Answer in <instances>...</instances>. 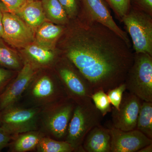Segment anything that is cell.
<instances>
[{
	"mask_svg": "<svg viewBox=\"0 0 152 152\" xmlns=\"http://www.w3.org/2000/svg\"><path fill=\"white\" fill-rule=\"evenodd\" d=\"M64 34L63 54L89 83L93 93L107 92L124 83L134 53L119 36L106 26L79 15L70 20Z\"/></svg>",
	"mask_w": 152,
	"mask_h": 152,
	"instance_id": "cell-1",
	"label": "cell"
},
{
	"mask_svg": "<svg viewBox=\"0 0 152 152\" xmlns=\"http://www.w3.org/2000/svg\"><path fill=\"white\" fill-rule=\"evenodd\" d=\"M103 118L92 100L76 104L68 126L66 141L72 145L75 151L84 152L82 145L85 138L92 129L101 125Z\"/></svg>",
	"mask_w": 152,
	"mask_h": 152,
	"instance_id": "cell-2",
	"label": "cell"
},
{
	"mask_svg": "<svg viewBox=\"0 0 152 152\" xmlns=\"http://www.w3.org/2000/svg\"><path fill=\"white\" fill-rule=\"evenodd\" d=\"M124 83L129 92L142 101L152 102V56L134 53V62Z\"/></svg>",
	"mask_w": 152,
	"mask_h": 152,
	"instance_id": "cell-3",
	"label": "cell"
},
{
	"mask_svg": "<svg viewBox=\"0 0 152 152\" xmlns=\"http://www.w3.org/2000/svg\"><path fill=\"white\" fill-rule=\"evenodd\" d=\"M130 36L135 53L152 56V16L131 5L121 22Z\"/></svg>",
	"mask_w": 152,
	"mask_h": 152,
	"instance_id": "cell-4",
	"label": "cell"
},
{
	"mask_svg": "<svg viewBox=\"0 0 152 152\" xmlns=\"http://www.w3.org/2000/svg\"><path fill=\"white\" fill-rule=\"evenodd\" d=\"M57 65V75L68 97L77 104L91 100L93 90L80 72L64 56Z\"/></svg>",
	"mask_w": 152,
	"mask_h": 152,
	"instance_id": "cell-5",
	"label": "cell"
},
{
	"mask_svg": "<svg viewBox=\"0 0 152 152\" xmlns=\"http://www.w3.org/2000/svg\"><path fill=\"white\" fill-rule=\"evenodd\" d=\"M76 103L69 97L44 107V127L55 140L65 141L69 124Z\"/></svg>",
	"mask_w": 152,
	"mask_h": 152,
	"instance_id": "cell-6",
	"label": "cell"
},
{
	"mask_svg": "<svg viewBox=\"0 0 152 152\" xmlns=\"http://www.w3.org/2000/svg\"><path fill=\"white\" fill-rule=\"evenodd\" d=\"M27 90L34 104L44 107L68 97L58 76L37 74Z\"/></svg>",
	"mask_w": 152,
	"mask_h": 152,
	"instance_id": "cell-7",
	"label": "cell"
},
{
	"mask_svg": "<svg viewBox=\"0 0 152 152\" xmlns=\"http://www.w3.org/2000/svg\"><path fill=\"white\" fill-rule=\"evenodd\" d=\"M3 110L0 115L2 127L12 135L37 129L39 108H23L13 105Z\"/></svg>",
	"mask_w": 152,
	"mask_h": 152,
	"instance_id": "cell-8",
	"label": "cell"
},
{
	"mask_svg": "<svg viewBox=\"0 0 152 152\" xmlns=\"http://www.w3.org/2000/svg\"><path fill=\"white\" fill-rule=\"evenodd\" d=\"M2 39L13 48H25L34 41L35 31L16 14L3 12Z\"/></svg>",
	"mask_w": 152,
	"mask_h": 152,
	"instance_id": "cell-9",
	"label": "cell"
},
{
	"mask_svg": "<svg viewBox=\"0 0 152 152\" xmlns=\"http://www.w3.org/2000/svg\"><path fill=\"white\" fill-rule=\"evenodd\" d=\"M40 68L25 60L23 65L15 79H13L0 94V109L14 105L25 93Z\"/></svg>",
	"mask_w": 152,
	"mask_h": 152,
	"instance_id": "cell-10",
	"label": "cell"
},
{
	"mask_svg": "<svg viewBox=\"0 0 152 152\" xmlns=\"http://www.w3.org/2000/svg\"><path fill=\"white\" fill-rule=\"evenodd\" d=\"M141 101L135 95L125 91L118 110L112 109L113 127L124 131L136 129Z\"/></svg>",
	"mask_w": 152,
	"mask_h": 152,
	"instance_id": "cell-11",
	"label": "cell"
},
{
	"mask_svg": "<svg viewBox=\"0 0 152 152\" xmlns=\"http://www.w3.org/2000/svg\"><path fill=\"white\" fill-rule=\"evenodd\" d=\"M81 10L79 15L106 26L119 36L131 48L127 34L115 22L105 0H81Z\"/></svg>",
	"mask_w": 152,
	"mask_h": 152,
	"instance_id": "cell-12",
	"label": "cell"
},
{
	"mask_svg": "<svg viewBox=\"0 0 152 152\" xmlns=\"http://www.w3.org/2000/svg\"><path fill=\"white\" fill-rule=\"evenodd\" d=\"M111 152H137L142 148L152 143V139L135 129L124 131L111 127Z\"/></svg>",
	"mask_w": 152,
	"mask_h": 152,
	"instance_id": "cell-13",
	"label": "cell"
},
{
	"mask_svg": "<svg viewBox=\"0 0 152 152\" xmlns=\"http://www.w3.org/2000/svg\"><path fill=\"white\" fill-rule=\"evenodd\" d=\"M111 142L109 129L100 125L87 134L82 147L84 152H111Z\"/></svg>",
	"mask_w": 152,
	"mask_h": 152,
	"instance_id": "cell-14",
	"label": "cell"
},
{
	"mask_svg": "<svg viewBox=\"0 0 152 152\" xmlns=\"http://www.w3.org/2000/svg\"><path fill=\"white\" fill-rule=\"evenodd\" d=\"M66 29V26L55 24L46 21L36 30L34 42L46 48L55 50Z\"/></svg>",
	"mask_w": 152,
	"mask_h": 152,
	"instance_id": "cell-15",
	"label": "cell"
},
{
	"mask_svg": "<svg viewBox=\"0 0 152 152\" xmlns=\"http://www.w3.org/2000/svg\"><path fill=\"white\" fill-rule=\"evenodd\" d=\"M26 59L39 68L52 65L56 61L57 56L55 50H49L36 44H30L23 49Z\"/></svg>",
	"mask_w": 152,
	"mask_h": 152,
	"instance_id": "cell-16",
	"label": "cell"
},
{
	"mask_svg": "<svg viewBox=\"0 0 152 152\" xmlns=\"http://www.w3.org/2000/svg\"><path fill=\"white\" fill-rule=\"evenodd\" d=\"M15 14L23 20L35 32L43 23L48 21L40 0L28 2Z\"/></svg>",
	"mask_w": 152,
	"mask_h": 152,
	"instance_id": "cell-17",
	"label": "cell"
},
{
	"mask_svg": "<svg viewBox=\"0 0 152 152\" xmlns=\"http://www.w3.org/2000/svg\"><path fill=\"white\" fill-rule=\"evenodd\" d=\"M47 20L55 24L66 26L70 22L58 0H41Z\"/></svg>",
	"mask_w": 152,
	"mask_h": 152,
	"instance_id": "cell-18",
	"label": "cell"
},
{
	"mask_svg": "<svg viewBox=\"0 0 152 152\" xmlns=\"http://www.w3.org/2000/svg\"><path fill=\"white\" fill-rule=\"evenodd\" d=\"M44 135L35 131H29L18 135L11 144V151L26 152L36 148Z\"/></svg>",
	"mask_w": 152,
	"mask_h": 152,
	"instance_id": "cell-19",
	"label": "cell"
},
{
	"mask_svg": "<svg viewBox=\"0 0 152 152\" xmlns=\"http://www.w3.org/2000/svg\"><path fill=\"white\" fill-rule=\"evenodd\" d=\"M136 129L152 139V102H142Z\"/></svg>",
	"mask_w": 152,
	"mask_h": 152,
	"instance_id": "cell-20",
	"label": "cell"
},
{
	"mask_svg": "<svg viewBox=\"0 0 152 152\" xmlns=\"http://www.w3.org/2000/svg\"><path fill=\"white\" fill-rule=\"evenodd\" d=\"M39 152H72L75 149L66 141L58 140L47 137H43L37 148Z\"/></svg>",
	"mask_w": 152,
	"mask_h": 152,
	"instance_id": "cell-21",
	"label": "cell"
},
{
	"mask_svg": "<svg viewBox=\"0 0 152 152\" xmlns=\"http://www.w3.org/2000/svg\"><path fill=\"white\" fill-rule=\"evenodd\" d=\"M0 65L5 67L17 70L21 69L22 60L16 52L0 42Z\"/></svg>",
	"mask_w": 152,
	"mask_h": 152,
	"instance_id": "cell-22",
	"label": "cell"
},
{
	"mask_svg": "<svg viewBox=\"0 0 152 152\" xmlns=\"http://www.w3.org/2000/svg\"><path fill=\"white\" fill-rule=\"evenodd\" d=\"M95 107L100 112L103 117L112 111L111 104L107 93L103 90H99L93 93L91 96Z\"/></svg>",
	"mask_w": 152,
	"mask_h": 152,
	"instance_id": "cell-23",
	"label": "cell"
},
{
	"mask_svg": "<svg viewBox=\"0 0 152 152\" xmlns=\"http://www.w3.org/2000/svg\"><path fill=\"white\" fill-rule=\"evenodd\" d=\"M113 11L116 17L121 22L130 8V0H105Z\"/></svg>",
	"mask_w": 152,
	"mask_h": 152,
	"instance_id": "cell-24",
	"label": "cell"
},
{
	"mask_svg": "<svg viewBox=\"0 0 152 152\" xmlns=\"http://www.w3.org/2000/svg\"><path fill=\"white\" fill-rule=\"evenodd\" d=\"M65 10L69 19L73 20L78 16L81 10V0H58Z\"/></svg>",
	"mask_w": 152,
	"mask_h": 152,
	"instance_id": "cell-25",
	"label": "cell"
},
{
	"mask_svg": "<svg viewBox=\"0 0 152 152\" xmlns=\"http://www.w3.org/2000/svg\"><path fill=\"white\" fill-rule=\"evenodd\" d=\"M124 82L119 86L109 90L107 93L111 105L114 108L118 110L120 104L122 99L123 95L126 91Z\"/></svg>",
	"mask_w": 152,
	"mask_h": 152,
	"instance_id": "cell-26",
	"label": "cell"
},
{
	"mask_svg": "<svg viewBox=\"0 0 152 152\" xmlns=\"http://www.w3.org/2000/svg\"><path fill=\"white\" fill-rule=\"evenodd\" d=\"M7 12L16 14L28 2V0H0Z\"/></svg>",
	"mask_w": 152,
	"mask_h": 152,
	"instance_id": "cell-27",
	"label": "cell"
},
{
	"mask_svg": "<svg viewBox=\"0 0 152 152\" xmlns=\"http://www.w3.org/2000/svg\"><path fill=\"white\" fill-rule=\"evenodd\" d=\"M14 76L12 71L0 68V94L13 79Z\"/></svg>",
	"mask_w": 152,
	"mask_h": 152,
	"instance_id": "cell-28",
	"label": "cell"
},
{
	"mask_svg": "<svg viewBox=\"0 0 152 152\" xmlns=\"http://www.w3.org/2000/svg\"><path fill=\"white\" fill-rule=\"evenodd\" d=\"M131 5L152 16V0H130Z\"/></svg>",
	"mask_w": 152,
	"mask_h": 152,
	"instance_id": "cell-29",
	"label": "cell"
},
{
	"mask_svg": "<svg viewBox=\"0 0 152 152\" xmlns=\"http://www.w3.org/2000/svg\"><path fill=\"white\" fill-rule=\"evenodd\" d=\"M16 136L12 135L2 127H0V151L7 147Z\"/></svg>",
	"mask_w": 152,
	"mask_h": 152,
	"instance_id": "cell-30",
	"label": "cell"
},
{
	"mask_svg": "<svg viewBox=\"0 0 152 152\" xmlns=\"http://www.w3.org/2000/svg\"><path fill=\"white\" fill-rule=\"evenodd\" d=\"M152 152V143L147 145L142 148L137 152Z\"/></svg>",
	"mask_w": 152,
	"mask_h": 152,
	"instance_id": "cell-31",
	"label": "cell"
},
{
	"mask_svg": "<svg viewBox=\"0 0 152 152\" xmlns=\"http://www.w3.org/2000/svg\"><path fill=\"white\" fill-rule=\"evenodd\" d=\"M3 11L0 10V39L2 37L3 33V27L2 23Z\"/></svg>",
	"mask_w": 152,
	"mask_h": 152,
	"instance_id": "cell-32",
	"label": "cell"
},
{
	"mask_svg": "<svg viewBox=\"0 0 152 152\" xmlns=\"http://www.w3.org/2000/svg\"><path fill=\"white\" fill-rule=\"evenodd\" d=\"M0 10L3 11H7L5 6L0 1Z\"/></svg>",
	"mask_w": 152,
	"mask_h": 152,
	"instance_id": "cell-33",
	"label": "cell"
},
{
	"mask_svg": "<svg viewBox=\"0 0 152 152\" xmlns=\"http://www.w3.org/2000/svg\"><path fill=\"white\" fill-rule=\"evenodd\" d=\"M37 1V0H28V2L32 1Z\"/></svg>",
	"mask_w": 152,
	"mask_h": 152,
	"instance_id": "cell-34",
	"label": "cell"
}]
</instances>
